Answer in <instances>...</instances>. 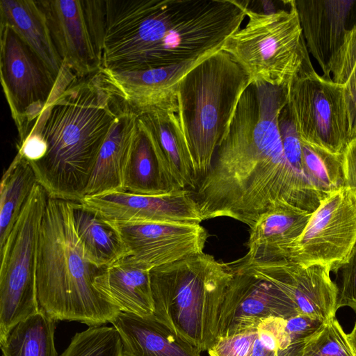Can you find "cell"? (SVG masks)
<instances>
[{
  "label": "cell",
  "instance_id": "5bb4252c",
  "mask_svg": "<svg viewBox=\"0 0 356 356\" xmlns=\"http://www.w3.org/2000/svg\"><path fill=\"white\" fill-rule=\"evenodd\" d=\"M207 57L146 70L120 72L99 69V72L124 108L138 116L154 112L177 113L179 81Z\"/></svg>",
  "mask_w": 356,
  "mask_h": 356
},
{
  "label": "cell",
  "instance_id": "ba28073f",
  "mask_svg": "<svg viewBox=\"0 0 356 356\" xmlns=\"http://www.w3.org/2000/svg\"><path fill=\"white\" fill-rule=\"evenodd\" d=\"M287 105L306 143L343 154L356 138L354 110L344 84L315 70L300 74L287 86Z\"/></svg>",
  "mask_w": 356,
  "mask_h": 356
},
{
  "label": "cell",
  "instance_id": "5b68a950",
  "mask_svg": "<svg viewBox=\"0 0 356 356\" xmlns=\"http://www.w3.org/2000/svg\"><path fill=\"white\" fill-rule=\"evenodd\" d=\"M232 277L229 264L204 253L154 268V316L208 351L217 340L220 310Z\"/></svg>",
  "mask_w": 356,
  "mask_h": 356
},
{
  "label": "cell",
  "instance_id": "9a60e30c",
  "mask_svg": "<svg viewBox=\"0 0 356 356\" xmlns=\"http://www.w3.org/2000/svg\"><path fill=\"white\" fill-rule=\"evenodd\" d=\"M246 264L282 290L298 315L321 322L335 317L338 286L332 280L328 267L304 266L288 260Z\"/></svg>",
  "mask_w": 356,
  "mask_h": 356
},
{
  "label": "cell",
  "instance_id": "f546056e",
  "mask_svg": "<svg viewBox=\"0 0 356 356\" xmlns=\"http://www.w3.org/2000/svg\"><path fill=\"white\" fill-rule=\"evenodd\" d=\"M298 356H355L348 334L333 317L309 335Z\"/></svg>",
  "mask_w": 356,
  "mask_h": 356
},
{
  "label": "cell",
  "instance_id": "8fae6325",
  "mask_svg": "<svg viewBox=\"0 0 356 356\" xmlns=\"http://www.w3.org/2000/svg\"><path fill=\"white\" fill-rule=\"evenodd\" d=\"M233 277L222 303L217 339L257 328L265 318L298 316L285 293L241 259L229 264Z\"/></svg>",
  "mask_w": 356,
  "mask_h": 356
},
{
  "label": "cell",
  "instance_id": "3957f363",
  "mask_svg": "<svg viewBox=\"0 0 356 356\" xmlns=\"http://www.w3.org/2000/svg\"><path fill=\"white\" fill-rule=\"evenodd\" d=\"M73 202L47 200L36 257L39 309L56 321L102 325L121 311L93 285L103 269L85 258L74 226Z\"/></svg>",
  "mask_w": 356,
  "mask_h": 356
},
{
  "label": "cell",
  "instance_id": "d4e9b609",
  "mask_svg": "<svg viewBox=\"0 0 356 356\" xmlns=\"http://www.w3.org/2000/svg\"><path fill=\"white\" fill-rule=\"evenodd\" d=\"M74 226L86 260L104 269L127 255L116 232L79 202H73Z\"/></svg>",
  "mask_w": 356,
  "mask_h": 356
},
{
  "label": "cell",
  "instance_id": "e575fe53",
  "mask_svg": "<svg viewBox=\"0 0 356 356\" xmlns=\"http://www.w3.org/2000/svg\"><path fill=\"white\" fill-rule=\"evenodd\" d=\"M349 93L355 113L354 131L356 136V63L343 83Z\"/></svg>",
  "mask_w": 356,
  "mask_h": 356
},
{
  "label": "cell",
  "instance_id": "7c38bea8",
  "mask_svg": "<svg viewBox=\"0 0 356 356\" xmlns=\"http://www.w3.org/2000/svg\"><path fill=\"white\" fill-rule=\"evenodd\" d=\"M79 203L106 222L200 224L203 221L193 191L159 195L127 191L85 196Z\"/></svg>",
  "mask_w": 356,
  "mask_h": 356
},
{
  "label": "cell",
  "instance_id": "4fadbf2b",
  "mask_svg": "<svg viewBox=\"0 0 356 356\" xmlns=\"http://www.w3.org/2000/svg\"><path fill=\"white\" fill-rule=\"evenodd\" d=\"M106 222L118 234L127 255L150 270L204 253L208 238L200 224Z\"/></svg>",
  "mask_w": 356,
  "mask_h": 356
},
{
  "label": "cell",
  "instance_id": "6da1fadb",
  "mask_svg": "<svg viewBox=\"0 0 356 356\" xmlns=\"http://www.w3.org/2000/svg\"><path fill=\"white\" fill-rule=\"evenodd\" d=\"M287 87L252 83L240 98L227 134L193 196L203 220L227 217L251 228L279 202L314 212L321 200L298 179L279 129Z\"/></svg>",
  "mask_w": 356,
  "mask_h": 356
},
{
  "label": "cell",
  "instance_id": "603a6c76",
  "mask_svg": "<svg viewBox=\"0 0 356 356\" xmlns=\"http://www.w3.org/2000/svg\"><path fill=\"white\" fill-rule=\"evenodd\" d=\"M1 24L8 25L58 80L65 68L38 1H0Z\"/></svg>",
  "mask_w": 356,
  "mask_h": 356
},
{
  "label": "cell",
  "instance_id": "484cf974",
  "mask_svg": "<svg viewBox=\"0 0 356 356\" xmlns=\"http://www.w3.org/2000/svg\"><path fill=\"white\" fill-rule=\"evenodd\" d=\"M37 184L31 165L17 154L1 181L0 249L3 246Z\"/></svg>",
  "mask_w": 356,
  "mask_h": 356
},
{
  "label": "cell",
  "instance_id": "2e32d148",
  "mask_svg": "<svg viewBox=\"0 0 356 356\" xmlns=\"http://www.w3.org/2000/svg\"><path fill=\"white\" fill-rule=\"evenodd\" d=\"M63 64L79 79L97 72L101 62L83 0L38 1Z\"/></svg>",
  "mask_w": 356,
  "mask_h": 356
},
{
  "label": "cell",
  "instance_id": "44dd1931",
  "mask_svg": "<svg viewBox=\"0 0 356 356\" xmlns=\"http://www.w3.org/2000/svg\"><path fill=\"white\" fill-rule=\"evenodd\" d=\"M138 131V115L124 108L100 149L85 196L124 191V170Z\"/></svg>",
  "mask_w": 356,
  "mask_h": 356
},
{
  "label": "cell",
  "instance_id": "277c9868",
  "mask_svg": "<svg viewBox=\"0 0 356 356\" xmlns=\"http://www.w3.org/2000/svg\"><path fill=\"white\" fill-rule=\"evenodd\" d=\"M250 84L243 68L222 49L198 63L179 81L177 115L197 184L209 171Z\"/></svg>",
  "mask_w": 356,
  "mask_h": 356
},
{
  "label": "cell",
  "instance_id": "f1b7e54d",
  "mask_svg": "<svg viewBox=\"0 0 356 356\" xmlns=\"http://www.w3.org/2000/svg\"><path fill=\"white\" fill-rule=\"evenodd\" d=\"M60 356H123L121 337L113 326H90L76 333Z\"/></svg>",
  "mask_w": 356,
  "mask_h": 356
},
{
  "label": "cell",
  "instance_id": "1f68e13d",
  "mask_svg": "<svg viewBox=\"0 0 356 356\" xmlns=\"http://www.w3.org/2000/svg\"><path fill=\"white\" fill-rule=\"evenodd\" d=\"M339 275L337 309L343 307L351 308L356 313V246L348 260L335 273Z\"/></svg>",
  "mask_w": 356,
  "mask_h": 356
},
{
  "label": "cell",
  "instance_id": "7402d4cb",
  "mask_svg": "<svg viewBox=\"0 0 356 356\" xmlns=\"http://www.w3.org/2000/svg\"><path fill=\"white\" fill-rule=\"evenodd\" d=\"M138 126L179 189L195 191L197 183L177 113L154 112L138 116Z\"/></svg>",
  "mask_w": 356,
  "mask_h": 356
},
{
  "label": "cell",
  "instance_id": "8992f818",
  "mask_svg": "<svg viewBox=\"0 0 356 356\" xmlns=\"http://www.w3.org/2000/svg\"><path fill=\"white\" fill-rule=\"evenodd\" d=\"M289 1V9L268 13L254 10L242 1L247 23L221 49L243 68L250 84L284 87L300 74L314 70L293 0Z\"/></svg>",
  "mask_w": 356,
  "mask_h": 356
},
{
  "label": "cell",
  "instance_id": "83f0119b",
  "mask_svg": "<svg viewBox=\"0 0 356 356\" xmlns=\"http://www.w3.org/2000/svg\"><path fill=\"white\" fill-rule=\"evenodd\" d=\"M305 172L316 192L323 200L345 187L343 154L330 152L300 139Z\"/></svg>",
  "mask_w": 356,
  "mask_h": 356
},
{
  "label": "cell",
  "instance_id": "d590c367",
  "mask_svg": "<svg viewBox=\"0 0 356 356\" xmlns=\"http://www.w3.org/2000/svg\"><path fill=\"white\" fill-rule=\"evenodd\" d=\"M348 338L350 346L353 350L355 356H356V322L353 327L351 332L348 334Z\"/></svg>",
  "mask_w": 356,
  "mask_h": 356
},
{
  "label": "cell",
  "instance_id": "e0dca14e",
  "mask_svg": "<svg viewBox=\"0 0 356 356\" xmlns=\"http://www.w3.org/2000/svg\"><path fill=\"white\" fill-rule=\"evenodd\" d=\"M306 46L318 61L323 77L348 32L356 24V0H293Z\"/></svg>",
  "mask_w": 356,
  "mask_h": 356
},
{
  "label": "cell",
  "instance_id": "d6986e66",
  "mask_svg": "<svg viewBox=\"0 0 356 356\" xmlns=\"http://www.w3.org/2000/svg\"><path fill=\"white\" fill-rule=\"evenodd\" d=\"M93 285L121 312L140 316H154L150 269L129 255L104 268L95 277Z\"/></svg>",
  "mask_w": 356,
  "mask_h": 356
},
{
  "label": "cell",
  "instance_id": "30bf717a",
  "mask_svg": "<svg viewBox=\"0 0 356 356\" xmlns=\"http://www.w3.org/2000/svg\"><path fill=\"white\" fill-rule=\"evenodd\" d=\"M356 246V196L347 187L321 200L302 234L288 248L286 259L323 265L336 273Z\"/></svg>",
  "mask_w": 356,
  "mask_h": 356
},
{
  "label": "cell",
  "instance_id": "d6a6232c",
  "mask_svg": "<svg viewBox=\"0 0 356 356\" xmlns=\"http://www.w3.org/2000/svg\"><path fill=\"white\" fill-rule=\"evenodd\" d=\"M356 63V24L347 34L331 66L333 81L343 84Z\"/></svg>",
  "mask_w": 356,
  "mask_h": 356
},
{
  "label": "cell",
  "instance_id": "7a4b0ae2",
  "mask_svg": "<svg viewBox=\"0 0 356 356\" xmlns=\"http://www.w3.org/2000/svg\"><path fill=\"white\" fill-rule=\"evenodd\" d=\"M123 109L99 70L54 93L29 130L47 145L43 158L30 165L49 197H84L100 149Z\"/></svg>",
  "mask_w": 356,
  "mask_h": 356
},
{
  "label": "cell",
  "instance_id": "836d02e7",
  "mask_svg": "<svg viewBox=\"0 0 356 356\" xmlns=\"http://www.w3.org/2000/svg\"><path fill=\"white\" fill-rule=\"evenodd\" d=\"M343 157L345 187L349 188L356 196V138L348 145Z\"/></svg>",
  "mask_w": 356,
  "mask_h": 356
},
{
  "label": "cell",
  "instance_id": "9c48e42d",
  "mask_svg": "<svg viewBox=\"0 0 356 356\" xmlns=\"http://www.w3.org/2000/svg\"><path fill=\"white\" fill-rule=\"evenodd\" d=\"M0 44L1 85L21 141L54 94L76 77L65 69L57 80L34 51L5 24L0 26Z\"/></svg>",
  "mask_w": 356,
  "mask_h": 356
},
{
  "label": "cell",
  "instance_id": "4dcf8cb0",
  "mask_svg": "<svg viewBox=\"0 0 356 356\" xmlns=\"http://www.w3.org/2000/svg\"><path fill=\"white\" fill-rule=\"evenodd\" d=\"M257 335V328H252L219 338L208 353L209 356H250Z\"/></svg>",
  "mask_w": 356,
  "mask_h": 356
},
{
  "label": "cell",
  "instance_id": "cb8c5ba5",
  "mask_svg": "<svg viewBox=\"0 0 356 356\" xmlns=\"http://www.w3.org/2000/svg\"><path fill=\"white\" fill-rule=\"evenodd\" d=\"M123 188L124 191L147 195H159L179 190L139 126L124 168Z\"/></svg>",
  "mask_w": 356,
  "mask_h": 356
},
{
  "label": "cell",
  "instance_id": "ac0fdd59",
  "mask_svg": "<svg viewBox=\"0 0 356 356\" xmlns=\"http://www.w3.org/2000/svg\"><path fill=\"white\" fill-rule=\"evenodd\" d=\"M312 214L284 202L275 204L250 228L248 252L241 259L248 264L285 260L289 246L302 234Z\"/></svg>",
  "mask_w": 356,
  "mask_h": 356
},
{
  "label": "cell",
  "instance_id": "ffe728a7",
  "mask_svg": "<svg viewBox=\"0 0 356 356\" xmlns=\"http://www.w3.org/2000/svg\"><path fill=\"white\" fill-rule=\"evenodd\" d=\"M121 337L123 356H201V351L154 316L120 312L110 322Z\"/></svg>",
  "mask_w": 356,
  "mask_h": 356
},
{
  "label": "cell",
  "instance_id": "52a82bcc",
  "mask_svg": "<svg viewBox=\"0 0 356 356\" xmlns=\"http://www.w3.org/2000/svg\"><path fill=\"white\" fill-rule=\"evenodd\" d=\"M48 197L37 184L0 249V341L14 325L40 311L36 257Z\"/></svg>",
  "mask_w": 356,
  "mask_h": 356
},
{
  "label": "cell",
  "instance_id": "4316f807",
  "mask_svg": "<svg viewBox=\"0 0 356 356\" xmlns=\"http://www.w3.org/2000/svg\"><path fill=\"white\" fill-rule=\"evenodd\" d=\"M56 322L40 311L19 321L0 341L2 356H58Z\"/></svg>",
  "mask_w": 356,
  "mask_h": 356
}]
</instances>
